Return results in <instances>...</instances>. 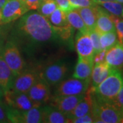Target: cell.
<instances>
[{"instance_id": "6da1fadb", "label": "cell", "mask_w": 123, "mask_h": 123, "mask_svg": "<svg viewBox=\"0 0 123 123\" xmlns=\"http://www.w3.org/2000/svg\"><path fill=\"white\" fill-rule=\"evenodd\" d=\"M18 30L34 44H45L56 40L58 34L49 18L38 12L23 14L18 23Z\"/></svg>"}, {"instance_id": "7a4b0ae2", "label": "cell", "mask_w": 123, "mask_h": 123, "mask_svg": "<svg viewBox=\"0 0 123 123\" xmlns=\"http://www.w3.org/2000/svg\"><path fill=\"white\" fill-rule=\"evenodd\" d=\"M123 86V77L118 69L114 68L108 77L96 88H92L93 94L97 99L111 103Z\"/></svg>"}, {"instance_id": "3957f363", "label": "cell", "mask_w": 123, "mask_h": 123, "mask_svg": "<svg viewBox=\"0 0 123 123\" xmlns=\"http://www.w3.org/2000/svg\"><path fill=\"white\" fill-rule=\"evenodd\" d=\"M92 88H91V90ZM92 96V114L94 117V123H120L121 111L111 103L105 102L97 99Z\"/></svg>"}, {"instance_id": "277c9868", "label": "cell", "mask_w": 123, "mask_h": 123, "mask_svg": "<svg viewBox=\"0 0 123 123\" xmlns=\"http://www.w3.org/2000/svg\"><path fill=\"white\" fill-rule=\"evenodd\" d=\"M1 55L15 77L21 74L25 67V63L17 46L13 42L6 44Z\"/></svg>"}, {"instance_id": "5b68a950", "label": "cell", "mask_w": 123, "mask_h": 123, "mask_svg": "<svg viewBox=\"0 0 123 123\" xmlns=\"http://www.w3.org/2000/svg\"><path fill=\"white\" fill-rule=\"evenodd\" d=\"M29 10L25 1L7 0L1 8V24H7L21 18Z\"/></svg>"}, {"instance_id": "8992f818", "label": "cell", "mask_w": 123, "mask_h": 123, "mask_svg": "<svg viewBox=\"0 0 123 123\" xmlns=\"http://www.w3.org/2000/svg\"><path fill=\"white\" fill-rule=\"evenodd\" d=\"M90 79L70 78L62 81L55 91V96L77 95L86 93L88 90Z\"/></svg>"}, {"instance_id": "52a82bcc", "label": "cell", "mask_w": 123, "mask_h": 123, "mask_svg": "<svg viewBox=\"0 0 123 123\" xmlns=\"http://www.w3.org/2000/svg\"><path fill=\"white\" fill-rule=\"evenodd\" d=\"M67 70L68 68L64 62H55L44 68L41 73V79L49 86H55L63 80Z\"/></svg>"}, {"instance_id": "ba28073f", "label": "cell", "mask_w": 123, "mask_h": 123, "mask_svg": "<svg viewBox=\"0 0 123 123\" xmlns=\"http://www.w3.org/2000/svg\"><path fill=\"white\" fill-rule=\"evenodd\" d=\"M7 105L20 111H27L36 106L30 99L27 93L17 92L10 90L4 94Z\"/></svg>"}, {"instance_id": "9c48e42d", "label": "cell", "mask_w": 123, "mask_h": 123, "mask_svg": "<svg viewBox=\"0 0 123 123\" xmlns=\"http://www.w3.org/2000/svg\"><path fill=\"white\" fill-rule=\"evenodd\" d=\"M27 94L36 105L40 107L50 99L49 86L43 79H39L31 86Z\"/></svg>"}, {"instance_id": "30bf717a", "label": "cell", "mask_w": 123, "mask_h": 123, "mask_svg": "<svg viewBox=\"0 0 123 123\" xmlns=\"http://www.w3.org/2000/svg\"><path fill=\"white\" fill-rule=\"evenodd\" d=\"M86 93L77 95L55 96L51 102V106L65 115L70 113L84 97Z\"/></svg>"}, {"instance_id": "8fae6325", "label": "cell", "mask_w": 123, "mask_h": 123, "mask_svg": "<svg viewBox=\"0 0 123 123\" xmlns=\"http://www.w3.org/2000/svg\"><path fill=\"white\" fill-rule=\"evenodd\" d=\"M38 75L34 71H24L14 79L12 90L17 92L27 93L31 86L39 79Z\"/></svg>"}, {"instance_id": "7c38bea8", "label": "cell", "mask_w": 123, "mask_h": 123, "mask_svg": "<svg viewBox=\"0 0 123 123\" xmlns=\"http://www.w3.org/2000/svg\"><path fill=\"white\" fill-rule=\"evenodd\" d=\"M75 49L79 57L94 58V51L88 32L77 34L75 39Z\"/></svg>"}, {"instance_id": "4fadbf2b", "label": "cell", "mask_w": 123, "mask_h": 123, "mask_svg": "<svg viewBox=\"0 0 123 123\" xmlns=\"http://www.w3.org/2000/svg\"><path fill=\"white\" fill-rule=\"evenodd\" d=\"M90 113H92V96L91 88L90 89L89 92L86 93L85 97L79 101L75 108L66 116L70 123L73 119Z\"/></svg>"}, {"instance_id": "5bb4252c", "label": "cell", "mask_w": 123, "mask_h": 123, "mask_svg": "<svg viewBox=\"0 0 123 123\" xmlns=\"http://www.w3.org/2000/svg\"><path fill=\"white\" fill-rule=\"evenodd\" d=\"M101 34L105 32L116 31V27L110 14L105 10L97 6V18L94 28Z\"/></svg>"}, {"instance_id": "9a60e30c", "label": "cell", "mask_w": 123, "mask_h": 123, "mask_svg": "<svg viewBox=\"0 0 123 123\" xmlns=\"http://www.w3.org/2000/svg\"><path fill=\"white\" fill-rule=\"evenodd\" d=\"M106 63L111 67L120 69L123 66V44L118 43L106 51Z\"/></svg>"}, {"instance_id": "2e32d148", "label": "cell", "mask_w": 123, "mask_h": 123, "mask_svg": "<svg viewBox=\"0 0 123 123\" xmlns=\"http://www.w3.org/2000/svg\"><path fill=\"white\" fill-rule=\"evenodd\" d=\"M94 66L93 58L79 57L73 77L80 79H90Z\"/></svg>"}, {"instance_id": "e0dca14e", "label": "cell", "mask_w": 123, "mask_h": 123, "mask_svg": "<svg viewBox=\"0 0 123 123\" xmlns=\"http://www.w3.org/2000/svg\"><path fill=\"white\" fill-rule=\"evenodd\" d=\"M15 77L2 55H0V85L4 90V94L12 88Z\"/></svg>"}, {"instance_id": "ac0fdd59", "label": "cell", "mask_w": 123, "mask_h": 123, "mask_svg": "<svg viewBox=\"0 0 123 123\" xmlns=\"http://www.w3.org/2000/svg\"><path fill=\"white\" fill-rule=\"evenodd\" d=\"M42 123H66L70 120L64 114L56 108L50 106L42 107Z\"/></svg>"}, {"instance_id": "d6986e66", "label": "cell", "mask_w": 123, "mask_h": 123, "mask_svg": "<svg viewBox=\"0 0 123 123\" xmlns=\"http://www.w3.org/2000/svg\"><path fill=\"white\" fill-rule=\"evenodd\" d=\"M92 68L91 79L93 88H96L101 82L108 77L114 70V68L109 66L105 62L94 64Z\"/></svg>"}, {"instance_id": "ffe728a7", "label": "cell", "mask_w": 123, "mask_h": 123, "mask_svg": "<svg viewBox=\"0 0 123 123\" xmlns=\"http://www.w3.org/2000/svg\"><path fill=\"white\" fill-rule=\"evenodd\" d=\"M97 6L98 5L94 7H86L77 9L88 31L94 30L96 26L97 18Z\"/></svg>"}, {"instance_id": "44dd1931", "label": "cell", "mask_w": 123, "mask_h": 123, "mask_svg": "<svg viewBox=\"0 0 123 123\" xmlns=\"http://www.w3.org/2000/svg\"><path fill=\"white\" fill-rule=\"evenodd\" d=\"M66 16L67 21L71 27L78 30L80 32L82 33L88 32V30L77 10H71L67 12H66Z\"/></svg>"}, {"instance_id": "7402d4cb", "label": "cell", "mask_w": 123, "mask_h": 123, "mask_svg": "<svg viewBox=\"0 0 123 123\" xmlns=\"http://www.w3.org/2000/svg\"><path fill=\"white\" fill-rule=\"evenodd\" d=\"M51 25L55 28H61L70 25L66 18V12L57 7L49 17Z\"/></svg>"}, {"instance_id": "603a6c76", "label": "cell", "mask_w": 123, "mask_h": 123, "mask_svg": "<svg viewBox=\"0 0 123 123\" xmlns=\"http://www.w3.org/2000/svg\"><path fill=\"white\" fill-rule=\"evenodd\" d=\"M42 123V107H34L22 111V123Z\"/></svg>"}, {"instance_id": "cb8c5ba5", "label": "cell", "mask_w": 123, "mask_h": 123, "mask_svg": "<svg viewBox=\"0 0 123 123\" xmlns=\"http://www.w3.org/2000/svg\"><path fill=\"white\" fill-rule=\"evenodd\" d=\"M119 43L116 31L105 32L100 34V43L102 49L107 51Z\"/></svg>"}, {"instance_id": "d4e9b609", "label": "cell", "mask_w": 123, "mask_h": 123, "mask_svg": "<svg viewBox=\"0 0 123 123\" xmlns=\"http://www.w3.org/2000/svg\"><path fill=\"white\" fill-rule=\"evenodd\" d=\"M57 8V4L55 0H43L37 10L38 13L49 18L50 15Z\"/></svg>"}, {"instance_id": "484cf974", "label": "cell", "mask_w": 123, "mask_h": 123, "mask_svg": "<svg viewBox=\"0 0 123 123\" xmlns=\"http://www.w3.org/2000/svg\"><path fill=\"white\" fill-rule=\"evenodd\" d=\"M106 10L110 12L111 14L120 17L122 14L123 6L121 3H119L116 1H106L100 4Z\"/></svg>"}, {"instance_id": "4316f807", "label": "cell", "mask_w": 123, "mask_h": 123, "mask_svg": "<svg viewBox=\"0 0 123 123\" xmlns=\"http://www.w3.org/2000/svg\"><path fill=\"white\" fill-rule=\"evenodd\" d=\"M88 34L90 37L92 45L94 47V54L98 53L101 50H103L100 43V34L95 29L88 31Z\"/></svg>"}, {"instance_id": "83f0119b", "label": "cell", "mask_w": 123, "mask_h": 123, "mask_svg": "<svg viewBox=\"0 0 123 123\" xmlns=\"http://www.w3.org/2000/svg\"><path fill=\"white\" fill-rule=\"evenodd\" d=\"M69 1L73 9L94 7L98 5L94 0H69Z\"/></svg>"}, {"instance_id": "f1b7e54d", "label": "cell", "mask_w": 123, "mask_h": 123, "mask_svg": "<svg viewBox=\"0 0 123 123\" xmlns=\"http://www.w3.org/2000/svg\"><path fill=\"white\" fill-rule=\"evenodd\" d=\"M111 103L120 111H123V86Z\"/></svg>"}, {"instance_id": "f546056e", "label": "cell", "mask_w": 123, "mask_h": 123, "mask_svg": "<svg viewBox=\"0 0 123 123\" xmlns=\"http://www.w3.org/2000/svg\"><path fill=\"white\" fill-rule=\"evenodd\" d=\"M70 123H94V117L92 113L78 117L71 120Z\"/></svg>"}, {"instance_id": "4dcf8cb0", "label": "cell", "mask_w": 123, "mask_h": 123, "mask_svg": "<svg viewBox=\"0 0 123 123\" xmlns=\"http://www.w3.org/2000/svg\"><path fill=\"white\" fill-rule=\"evenodd\" d=\"M114 25L119 43L123 44V20L119 18L116 22L114 23Z\"/></svg>"}, {"instance_id": "1f68e13d", "label": "cell", "mask_w": 123, "mask_h": 123, "mask_svg": "<svg viewBox=\"0 0 123 123\" xmlns=\"http://www.w3.org/2000/svg\"><path fill=\"white\" fill-rule=\"evenodd\" d=\"M55 1L57 4V7L64 12H67L71 10H73L70 5L69 0H55Z\"/></svg>"}, {"instance_id": "d6a6232c", "label": "cell", "mask_w": 123, "mask_h": 123, "mask_svg": "<svg viewBox=\"0 0 123 123\" xmlns=\"http://www.w3.org/2000/svg\"><path fill=\"white\" fill-rule=\"evenodd\" d=\"M106 50H101V51H99L98 53H95L94 55V64H97V63H101L103 62L105 60V54Z\"/></svg>"}, {"instance_id": "836d02e7", "label": "cell", "mask_w": 123, "mask_h": 123, "mask_svg": "<svg viewBox=\"0 0 123 123\" xmlns=\"http://www.w3.org/2000/svg\"><path fill=\"white\" fill-rule=\"evenodd\" d=\"M43 0H25V4L29 10H37Z\"/></svg>"}, {"instance_id": "e575fe53", "label": "cell", "mask_w": 123, "mask_h": 123, "mask_svg": "<svg viewBox=\"0 0 123 123\" xmlns=\"http://www.w3.org/2000/svg\"><path fill=\"white\" fill-rule=\"evenodd\" d=\"M0 123H9L6 114V106L0 101Z\"/></svg>"}, {"instance_id": "d590c367", "label": "cell", "mask_w": 123, "mask_h": 123, "mask_svg": "<svg viewBox=\"0 0 123 123\" xmlns=\"http://www.w3.org/2000/svg\"><path fill=\"white\" fill-rule=\"evenodd\" d=\"M97 3V4H100L101 3L103 2H106V1H116V0H94Z\"/></svg>"}, {"instance_id": "8d00e7d4", "label": "cell", "mask_w": 123, "mask_h": 123, "mask_svg": "<svg viewBox=\"0 0 123 123\" xmlns=\"http://www.w3.org/2000/svg\"><path fill=\"white\" fill-rule=\"evenodd\" d=\"M4 90L2 89V87L0 85V101H1V100H2V98L4 97Z\"/></svg>"}, {"instance_id": "74e56055", "label": "cell", "mask_w": 123, "mask_h": 123, "mask_svg": "<svg viewBox=\"0 0 123 123\" xmlns=\"http://www.w3.org/2000/svg\"><path fill=\"white\" fill-rule=\"evenodd\" d=\"M6 1L7 0H0V9H1L3 8V6L5 4V3H6Z\"/></svg>"}, {"instance_id": "f35d334b", "label": "cell", "mask_w": 123, "mask_h": 123, "mask_svg": "<svg viewBox=\"0 0 123 123\" xmlns=\"http://www.w3.org/2000/svg\"><path fill=\"white\" fill-rule=\"evenodd\" d=\"M120 123H123V111H121V118H120Z\"/></svg>"}, {"instance_id": "ab89813d", "label": "cell", "mask_w": 123, "mask_h": 123, "mask_svg": "<svg viewBox=\"0 0 123 123\" xmlns=\"http://www.w3.org/2000/svg\"><path fill=\"white\" fill-rule=\"evenodd\" d=\"M0 25H1V9H0Z\"/></svg>"}, {"instance_id": "60d3db41", "label": "cell", "mask_w": 123, "mask_h": 123, "mask_svg": "<svg viewBox=\"0 0 123 123\" xmlns=\"http://www.w3.org/2000/svg\"><path fill=\"white\" fill-rule=\"evenodd\" d=\"M116 1L119 2V3H121V4H123V0H116Z\"/></svg>"}, {"instance_id": "b9f144b4", "label": "cell", "mask_w": 123, "mask_h": 123, "mask_svg": "<svg viewBox=\"0 0 123 123\" xmlns=\"http://www.w3.org/2000/svg\"><path fill=\"white\" fill-rule=\"evenodd\" d=\"M121 16L123 17V12H122V14H121Z\"/></svg>"}, {"instance_id": "7bdbcfd3", "label": "cell", "mask_w": 123, "mask_h": 123, "mask_svg": "<svg viewBox=\"0 0 123 123\" xmlns=\"http://www.w3.org/2000/svg\"><path fill=\"white\" fill-rule=\"evenodd\" d=\"M23 1H25V0H23Z\"/></svg>"}]
</instances>
